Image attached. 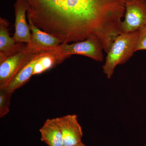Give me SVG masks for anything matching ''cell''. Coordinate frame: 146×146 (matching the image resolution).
<instances>
[{
    "mask_svg": "<svg viewBox=\"0 0 146 146\" xmlns=\"http://www.w3.org/2000/svg\"><path fill=\"white\" fill-rule=\"evenodd\" d=\"M15 22V33L13 38L17 43H25L31 42V33L29 25L26 20L27 7L23 0H16L14 4Z\"/></svg>",
    "mask_w": 146,
    "mask_h": 146,
    "instance_id": "obj_8",
    "label": "cell"
},
{
    "mask_svg": "<svg viewBox=\"0 0 146 146\" xmlns=\"http://www.w3.org/2000/svg\"><path fill=\"white\" fill-rule=\"evenodd\" d=\"M13 93L6 88H0V117H3L9 112L10 100Z\"/></svg>",
    "mask_w": 146,
    "mask_h": 146,
    "instance_id": "obj_13",
    "label": "cell"
},
{
    "mask_svg": "<svg viewBox=\"0 0 146 146\" xmlns=\"http://www.w3.org/2000/svg\"><path fill=\"white\" fill-rule=\"evenodd\" d=\"M55 119L63 136L64 146H73L81 143L83 132L76 115H66Z\"/></svg>",
    "mask_w": 146,
    "mask_h": 146,
    "instance_id": "obj_7",
    "label": "cell"
},
{
    "mask_svg": "<svg viewBox=\"0 0 146 146\" xmlns=\"http://www.w3.org/2000/svg\"><path fill=\"white\" fill-rule=\"evenodd\" d=\"M41 140L48 146H64L63 136L55 118L48 119L39 129Z\"/></svg>",
    "mask_w": 146,
    "mask_h": 146,
    "instance_id": "obj_10",
    "label": "cell"
},
{
    "mask_svg": "<svg viewBox=\"0 0 146 146\" xmlns=\"http://www.w3.org/2000/svg\"><path fill=\"white\" fill-rule=\"evenodd\" d=\"M23 1L28 19L62 43L105 41L118 28L125 11V0Z\"/></svg>",
    "mask_w": 146,
    "mask_h": 146,
    "instance_id": "obj_1",
    "label": "cell"
},
{
    "mask_svg": "<svg viewBox=\"0 0 146 146\" xmlns=\"http://www.w3.org/2000/svg\"><path fill=\"white\" fill-rule=\"evenodd\" d=\"M141 50H146V25L138 31V39L134 52Z\"/></svg>",
    "mask_w": 146,
    "mask_h": 146,
    "instance_id": "obj_14",
    "label": "cell"
},
{
    "mask_svg": "<svg viewBox=\"0 0 146 146\" xmlns=\"http://www.w3.org/2000/svg\"><path fill=\"white\" fill-rule=\"evenodd\" d=\"M55 48L49 51L42 53L39 60L35 65L33 76L42 74L62 63L66 59Z\"/></svg>",
    "mask_w": 146,
    "mask_h": 146,
    "instance_id": "obj_11",
    "label": "cell"
},
{
    "mask_svg": "<svg viewBox=\"0 0 146 146\" xmlns=\"http://www.w3.org/2000/svg\"><path fill=\"white\" fill-rule=\"evenodd\" d=\"M73 146H87L86 145H84V144L82 142L81 143H80L77 145H76Z\"/></svg>",
    "mask_w": 146,
    "mask_h": 146,
    "instance_id": "obj_15",
    "label": "cell"
},
{
    "mask_svg": "<svg viewBox=\"0 0 146 146\" xmlns=\"http://www.w3.org/2000/svg\"><path fill=\"white\" fill-rule=\"evenodd\" d=\"M26 46L0 63V88H5L35 55Z\"/></svg>",
    "mask_w": 146,
    "mask_h": 146,
    "instance_id": "obj_5",
    "label": "cell"
},
{
    "mask_svg": "<svg viewBox=\"0 0 146 146\" xmlns=\"http://www.w3.org/2000/svg\"><path fill=\"white\" fill-rule=\"evenodd\" d=\"M146 25V0H125L122 32L138 31Z\"/></svg>",
    "mask_w": 146,
    "mask_h": 146,
    "instance_id": "obj_4",
    "label": "cell"
},
{
    "mask_svg": "<svg viewBox=\"0 0 146 146\" xmlns=\"http://www.w3.org/2000/svg\"><path fill=\"white\" fill-rule=\"evenodd\" d=\"M42 53L35 54L32 58L25 65L17 75L11 82L9 85L5 87L11 92L14 91L25 84L33 76L34 66L41 56Z\"/></svg>",
    "mask_w": 146,
    "mask_h": 146,
    "instance_id": "obj_12",
    "label": "cell"
},
{
    "mask_svg": "<svg viewBox=\"0 0 146 146\" xmlns=\"http://www.w3.org/2000/svg\"><path fill=\"white\" fill-rule=\"evenodd\" d=\"M29 25L31 33V42L27 44L29 50L34 54H39L56 48L62 44L59 39L40 30L30 19Z\"/></svg>",
    "mask_w": 146,
    "mask_h": 146,
    "instance_id": "obj_6",
    "label": "cell"
},
{
    "mask_svg": "<svg viewBox=\"0 0 146 146\" xmlns=\"http://www.w3.org/2000/svg\"><path fill=\"white\" fill-rule=\"evenodd\" d=\"M61 55L67 58L72 55H81L101 62L104 59L103 46L99 40L89 38L73 44L63 43L55 48Z\"/></svg>",
    "mask_w": 146,
    "mask_h": 146,
    "instance_id": "obj_3",
    "label": "cell"
},
{
    "mask_svg": "<svg viewBox=\"0 0 146 146\" xmlns=\"http://www.w3.org/2000/svg\"><path fill=\"white\" fill-rule=\"evenodd\" d=\"M9 23L6 19H0V63L7 58L19 52L26 46L23 43H17L9 32Z\"/></svg>",
    "mask_w": 146,
    "mask_h": 146,
    "instance_id": "obj_9",
    "label": "cell"
},
{
    "mask_svg": "<svg viewBox=\"0 0 146 146\" xmlns=\"http://www.w3.org/2000/svg\"><path fill=\"white\" fill-rule=\"evenodd\" d=\"M138 36V31H137L122 33L116 37L107 53L102 67L108 78H111L118 65L124 64L132 57Z\"/></svg>",
    "mask_w": 146,
    "mask_h": 146,
    "instance_id": "obj_2",
    "label": "cell"
}]
</instances>
